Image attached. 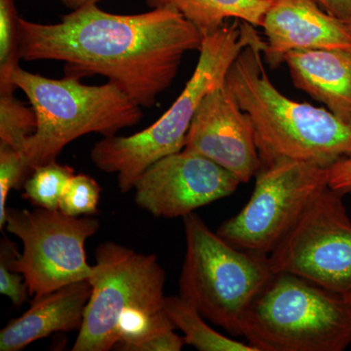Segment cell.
Returning a JSON list of instances; mask_svg holds the SVG:
<instances>
[{
    "mask_svg": "<svg viewBox=\"0 0 351 351\" xmlns=\"http://www.w3.org/2000/svg\"><path fill=\"white\" fill-rule=\"evenodd\" d=\"M18 17L15 0H0V83L10 82L11 71L19 64Z\"/></svg>",
    "mask_w": 351,
    "mask_h": 351,
    "instance_id": "cell-21",
    "label": "cell"
},
{
    "mask_svg": "<svg viewBox=\"0 0 351 351\" xmlns=\"http://www.w3.org/2000/svg\"><path fill=\"white\" fill-rule=\"evenodd\" d=\"M321 8L339 20L351 18V0H316Z\"/></svg>",
    "mask_w": 351,
    "mask_h": 351,
    "instance_id": "cell-25",
    "label": "cell"
},
{
    "mask_svg": "<svg viewBox=\"0 0 351 351\" xmlns=\"http://www.w3.org/2000/svg\"><path fill=\"white\" fill-rule=\"evenodd\" d=\"M25 180L20 152L12 147L0 145V230L5 228L9 193L12 189L23 188Z\"/></svg>",
    "mask_w": 351,
    "mask_h": 351,
    "instance_id": "cell-22",
    "label": "cell"
},
{
    "mask_svg": "<svg viewBox=\"0 0 351 351\" xmlns=\"http://www.w3.org/2000/svg\"><path fill=\"white\" fill-rule=\"evenodd\" d=\"M293 83L332 114L351 123V52L343 50H293L286 54Z\"/></svg>",
    "mask_w": 351,
    "mask_h": 351,
    "instance_id": "cell-15",
    "label": "cell"
},
{
    "mask_svg": "<svg viewBox=\"0 0 351 351\" xmlns=\"http://www.w3.org/2000/svg\"><path fill=\"white\" fill-rule=\"evenodd\" d=\"M164 311L175 328L184 332L186 345L200 351H257L249 343L235 341L205 322L202 314L181 295L165 297Z\"/></svg>",
    "mask_w": 351,
    "mask_h": 351,
    "instance_id": "cell-17",
    "label": "cell"
},
{
    "mask_svg": "<svg viewBox=\"0 0 351 351\" xmlns=\"http://www.w3.org/2000/svg\"><path fill=\"white\" fill-rule=\"evenodd\" d=\"M103 0H61L64 6L68 7L71 11L77 10L89 5H98Z\"/></svg>",
    "mask_w": 351,
    "mask_h": 351,
    "instance_id": "cell-26",
    "label": "cell"
},
{
    "mask_svg": "<svg viewBox=\"0 0 351 351\" xmlns=\"http://www.w3.org/2000/svg\"><path fill=\"white\" fill-rule=\"evenodd\" d=\"M75 170L57 161L36 168L25 182L23 197L36 207L59 210L60 201Z\"/></svg>",
    "mask_w": 351,
    "mask_h": 351,
    "instance_id": "cell-19",
    "label": "cell"
},
{
    "mask_svg": "<svg viewBox=\"0 0 351 351\" xmlns=\"http://www.w3.org/2000/svg\"><path fill=\"white\" fill-rule=\"evenodd\" d=\"M240 336L257 351H343L351 345V295L276 272L247 307Z\"/></svg>",
    "mask_w": 351,
    "mask_h": 351,
    "instance_id": "cell-5",
    "label": "cell"
},
{
    "mask_svg": "<svg viewBox=\"0 0 351 351\" xmlns=\"http://www.w3.org/2000/svg\"><path fill=\"white\" fill-rule=\"evenodd\" d=\"M184 149L207 157L241 184L250 181L262 166L251 117L240 108L226 83L201 101Z\"/></svg>",
    "mask_w": 351,
    "mask_h": 351,
    "instance_id": "cell-12",
    "label": "cell"
},
{
    "mask_svg": "<svg viewBox=\"0 0 351 351\" xmlns=\"http://www.w3.org/2000/svg\"><path fill=\"white\" fill-rule=\"evenodd\" d=\"M100 228L90 217L76 218L60 210H7L5 228L22 241L23 253L16 247L10 265L25 277L34 298L77 281L87 280L93 265L87 263L85 243Z\"/></svg>",
    "mask_w": 351,
    "mask_h": 351,
    "instance_id": "cell-8",
    "label": "cell"
},
{
    "mask_svg": "<svg viewBox=\"0 0 351 351\" xmlns=\"http://www.w3.org/2000/svg\"><path fill=\"white\" fill-rule=\"evenodd\" d=\"M256 176L250 200L216 232L237 248L269 256L329 186V168L280 161Z\"/></svg>",
    "mask_w": 351,
    "mask_h": 351,
    "instance_id": "cell-9",
    "label": "cell"
},
{
    "mask_svg": "<svg viewBox=\"0 0 351 351\" xmlns=\"http://www.w3.org/2000/svg\"><path fill=\"white\" fill-rule=\"evenodd\" d=\"M91 293L87 279L34 298L24 314L0 331V351H20L55 332L80 331Z\"/></svg>",
    "mask_w": 351,
    "mask_h": 351,
    "instance_id": "cell-14",
    "label": "cell"
},
{
    "mask_svg": "<svg viewBox=\"0 0 351 351\" xmlns=\"http://www.w3.org/2000/svg\"><path fill=\"white\" fill-rule=\"evenodd\" d=\"M265 46L255 25L239 19L226 21L203 38L195 73L169 110L152 125L128 137L110 136L92 147L90 158L98 169L117 174L121 193L159 159L182 151L189 126L201 101L226 82L228 69L248 46Z\"/></svg>",
    "mask_w": 351,
    "mask_h": 351,
    "instance_id": "cell-3",
    "label": "cell"
},
{
    "mask_svg": "<svg viewBox=\"0 0 351 351\" xmlns=\"http://www.w3.org/2000/svg\"><path fill=\"white\" fill-rule=\"evenodd\" d=\"M101 186L93 178L85 174L73 176L64 189L60 211L71 217L93 216L98 213Z\"/></svg>",
    "mask_w": 351,
    "mask_h": 351,
    "instance_id": "cell-20",
    "label": "cell"
},
{
    "mask_svg": "<svg viewBox=\"0 0 351 351\" xmlns=\"http://www.w3.org/2000/svg\"><path fill=\"white\" fill-rule=\"evenodd\" d=\"M15 89L12 83H0V145L21 152L36 133L38 119L34 108L14 96Z\"/></svg>",
    "mask_w": 351,
    "mask_h": 351,
    "instance_id": "cell-18",
    "label": "cell"
},
{
    "mask_svg": "<svg viewBox=\"0 0 351 351\" xmlns=\"http://www.w3.org/2000/svg\"><path fill=\"white\" fill-rule=\"evenodd\" d=\"M85 309L73 351H108L117 343L120 317L133 309H164L166 274L156 256L106 242L95 252Z\"/></svg>",
    "mask_w": 351,
    "mask_h": 351,
    "instance_id": "cell-7",
    "label": "cell"
},
{
    "mask_svg": "<svg viewBox=\"0 0 351 351\" xmlns=\"http://www.w3.org/2000/svg\"><path fill=\"white\" fill-rule=\"evenodd\" d=\"M343 193L328 186L269 255L274 274L304 277L351 295V219Z\"/></svg>",
    "mask_w": 351,
    "mask_h": 351,
    "instance_id": "cell-10",
    "label": "cell"
},
{
    "mask_svg": "<svg viewBox=\"0 0 351 351\" xmlns=\"http://www.w3.org/2000/svg\"><path fill=\"white\" fill-rule=\"evenodd\" d=\"M276 0H145L151 9L173 7L195 25L203 38L218 31L226 21L239 19L262 27Z\"/></svg>",
    "mask_w": 351,
    "mask_h": 351,
    "instance_id": "cell-16",
    "label": "cell"
},
{
    "mask_svg": "<svg viewBox=\"0 0 351 351\" xmlns=\"http://www.w3.org/2000/svg\"><path fill=\"white\" fill-rule=\"evenodd\" d=\"M17 247L15 242L3 237L0 243V293L12 302L14 306L21 307L29 295L25 277L10 265L11 254Z\"/></svg>",
    "mask_w": 351,
    "mask_h": 351,
    "instance_id": "cell-23",
    "label": "cell"
},
{
    "mask_svg": "<svg viewBox=\"0 0 351 351\" xmlns=\"http://www.w3.org/2000/svg\"><path fill=\"white\" fill-rule=\"evenodd\" d=\"M262 27L263 58L271 68L284 63L286 54L293 50L351 52V34L343 21L330 15L316 0H276Z\"/></svg>",
    "mask_w": 351,
    "mask_h": 351,
    "instance_id": "cell-13",
    "label": "cell"
},
{
    "mask_svg": "<svg viewBox=\"0 0 351 351\" xmlns=\"http://www.w3.org/2000/svg\"><path fill=\"white\" fill-rule=\"evenodd\" d=\"M182 219L186 250L180 295L205 319L240 336L247 307L274 274L269 256L228 243L195 212Z\"/></svg>",
    "mask_w": 351,
    "mask_h": 351,
    "instance_id": "cell-6",
    "label": "cell"
},
{
    "mask_svg": "<svg viewBox=\"0 0 351 351\" xmlns=\"http://www.w3.org/2000/svg\"><path fill=\"white\" fill-rule=\"evenodd\" d=\"M343 23H345L346 29H348V32H350V34H351V18L350 19L343 21Z\"/></svg>",
    "mask_w": 351,
    "mask_h": 351,
    "instance_id": "cell-27",
    "label": "cell"
},
{
    "mask_svg": "<svg viewBox=\"0 0 351 351\" xmlns=\"http://www.w3.org/2000/svg\"><path fill=\"white\" fill-rule=\"evenodd\" d=\"M240 184L207 157L182 149L147 168L134 184V198L138 207L157 218H184L232 195Z\"/></svg>",
    "mask_w": 351,
    "mask_h": 351,
    "instance_id": "cell-11",
    "label": "cell"
},
{
    "mask_svg": "<svg viewBox=\"0 0 351 351\" xmlns=\"http://www.w3.org/2000/svg\"><path fill=\"white\" fill-rule=\"evenodd\" d=\"M203 36L173 7L119 15L89 5L56 24L18 17V55L27 62L59 61L66 76H105L142 108L156 105L172 84L186 53Z\"/></svg>",
    "mask_w": 351,
    "mask_h": 351,
    "instance_id": "cell-1",
    "label": "cell"
},
{
    "mask_svg": "<svg viewBox=\"0 0 351 351\" xmlns=\"http://www.w3.org/2000/svg\"><path fill=\"white\" fill-rule=\"evenodd\" d=\"M265 48H245L228 69L225 82L253 122L261 169L280 161L330 168L350 158L351 123L330 110L298 103L281 93L263 64Z\"/></svg>",
    "mask_w": 351,
    "mask_h": 351,
    "instance_id": "cell-2",
    "label": "cell"
},
{
    "mask_svg": "<svg viewBox=\"0 0 351 351\" xmlns=\"http://www.w3.org/2000/svg\"><path fill=\"white\" fill-rule=\"evenodd\" d=\"M329 186L343 195L351 193V157L329 168Z\"/></svg>",
    "mask_w": 351,
    "mask_h": 351,
    "instance_id": "cell-24",
    "label": "cell"
},
{
    "mask_svg": "<svg viewBox=\"0 0 351 351\" xmlns=\"http://www.w3.org/2000/svg\"><path fill=\"white\" fill-rule=\"evenodd\" d=\"M80 80L73 76L53 80L20 64L11 71L9 82L24 92L38 119L36 133L19 152L25 179L36 168L56 161L76 138L91 133L110 137L142 119V107L114 83L85 85Z\"/></svg>",
    "mask_w": 351,
    "mask_h": 351,
    "instance_id": "cell-4",
    "label": "cell"
}]
</instances>
